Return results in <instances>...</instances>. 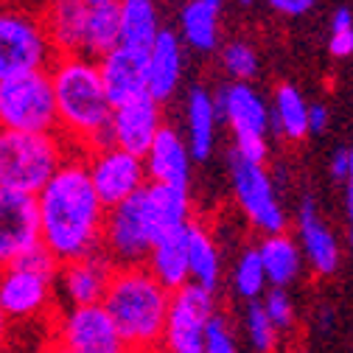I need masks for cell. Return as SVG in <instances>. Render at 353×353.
I'll use <instances>...</instances> for the list:
<instances>
[{"label": "cell", "mask_w": 353, "mask_h": 353, "mask_svg": "<svg viewBox=\"0 0 353 353\" xmlns=\"http://www.w3.org/2000/svg\"><path fill=\"white\" fill-rule=\"evenodd\" d=\"M39 244L59 263L101 250L107 208L96 196L81 154H68L57 174L34 196Z\"/></svg>", "instance_id": "obj_1"}, {"label": "cell", "mask_w": 353, "mask_h": 353, "mask_svg": "<svg viewBox=\"0 0 353 353\" xmlns=\"http://www.w3.org/2000/svg\"><path fill=\"white\" fill-rule=\"evenodd\" d=\"M48 79L57 107V132L65 143L76 146L79 152L110 146L107 126L112 104L104 93L96 59L84 54L54 57L48 65Z\"/></svg>", "instance_id": "obj_2"}, {"label": "cell", "mask_w": 353, "mask_h": 353, "mask_svg": "<svg viewBox=\"0 0 353 353\" xmlns=\"http://www.w3.org/2000/svg\"><path fill=\"white\" fill-rule=\"evenodd\" d=\"M171 292L163 289L143 267H115L101 297L104 312L115 323L129 353H157L163 347Z\"/></svg>", "instance_id": "obj_3"}, {"label": "cell", "mask_w": 353, "mask_h": 353, "mask_svg": "<svg viewBox=\"0 0 353 353\" xmlns=\"http://www.w3.org/2000/svg\"><path fill=\"white\" fill-rule=\"evenodd\" d=\"M70 146L59 132H6L0 129V188L37 196Z\"/></svg>", "instance_id": "obj_4"}, {"label": "cell", "mask_w": 353, "mask_h": 353, "mask_svg": "<svg viewBox=\"0 0 353 353\" xmlns=\"http://www.w3.org/2000/svg\"><path fill=\"white\" fill-rule=\"evenodd\" d=\"M59 261L37 247L14 263L0 267V312L9 323H31L51 312Z\"/></svg>", "instance_id": "obj_5"}, {"label": "cell", "mask_w": 353, "mask_h": 353, "mask_svg": "<svg viewBox=\"0 0 353 353\" xmlns=\"http://www.w3.org/2000/svg\"><path fill=\"white\" fill-rule=\"evenodd\" d=\"M219 121L233 132V154L250 163H263L270 154V101L250 81H230L216 96Z\"/></svg>", "instance_id": "obj_6"}, {"label": "cell", "mask_w": 353, "mask_h": 353, "mask_svg": "<svg viewBox=\"0 0 353 353\" xmlns=\"http://www.w3.org/2000/svg\"><path fill=\"white\" fill-rule=\"evenodd\" d=\"M0 129L57 132V107L48 70L0 79Z\"/></svg>", "instance_id": "obj_7"}, {"label": "cell", "mask_w": 353, "mask_h": 353, "mask_svg": "<svg viewBox=\"0 0 353 353\" xmlns=\"http://www.w3.org/2000/svg\"><path fill=\"white\" fill-rule=\"evenodd\" d=\"M54 57L57 54L37 12L0 6V79L28 70H48Z\"/></svg>", "instance_id": "obj_8"}, {"label": "cell", "mask_w": 353, "mask_h": 353, "mask_svg": "<svg viewBox=\"0 0 353 353\" xmlns=\"http://www.w3.org/2000/svg\"><path fill=\"white\" fill-rule=\"evenodd\" d=\"M154 241L157 233L138 194L107 208L104 230H101V252L115 267H141Z\"/></svg>", "instance_id": "obj_9"}, {"label": "cell", "mask_w": 353, "mask_h": 353, "mask_svg": "<svg viewBox=\"0 0 353 353\" xmlns=\"http://www.w3.org/2000/svg\"><path fill=\"white\" fill-rule=\"evenodd\" d=\"M230 180H233L236 202L250 219L252 228H258L263 236L286 230V210L278 199V191H275V183L267 165L241 160L230 152Z\"/></svg>", "instance_id": "obj_10"}, {"label": "cell", "mask_w": 353, "mask_h": 353, "mask_svg": "<svg viewBox=\"0 0 353 353\" xmlns=\"http://www.w3.org/2000/svg\"><path fill=\"white\" fill-rule=\"evenodd\" d=\"M51 331V339L70 353H129L101 303L65 305Z\"/></svg>", "instance_id": "obj_11"}, {"label": "cell", "mask_w": 353, "mask_h": 353, "mask_svg": "<svg viewBox=\"0 0 353 353\" xmlns=\"http://www.w3.org/2000/svg\"><path fill=\"white\" fill-rule=\"evenodd\" d=\"M213 317H216L213 292H208L196 283H185L180 289H174L168 297L163 347L168 353L202 350V336H205V328Z\"/></svg>", "instance_id": "obj_12"}, {"label": "cell", "mask_w": 353, "mask_h": 353, "mask_svg": "<svg viewBox=\"0 0 353 353\" xmlns=\"http://www.w3.org/2000/svg\"><path fill=\"white\" fill-rule=\"evenodd\" d=\"M84 163H87L90 185H93V191L104 208H112L129 196H135L149 183L146 168H143V157L123 152L118 146L93 149L84 157Z\"/></svg>", "instance_id": "obj_13"}, {"label": "cell", "mask_w": 353, "mask_h": 353, "mask_svg": "<svg viewBox=\"0 0 353 353\" xmlns=\"http://www.w3.org/2000/svg\"><path fill=\"white\" fill-rule=\"evenodd\" d=\"M39 247L37 202L28 194L0 188V267Z\"/></svg>", "instance_id": "obj_14"}, {"label": "cell", "mask_w": 353, "mask_h": 353, "mask_svg": "<svg viewBox=\"0 0 353 353\" xmlns=\"http://www.w3.org/2000/svg\"><path fill=\"white\" fill-rule=\"evenodd\" d=\"M160 126H163L160 104L149 96H141V99H132V101L112 107L110 126H107V141H110V146H118L123 152L143 157V152L154 141Z\"/></svg>", "instance_id": "obj_15"}, {"label": "cell", "mask_w": 353, "mask_h": 353, "mask_svg": "<svg viewBox=\"0 0 353 353\" xmlns=\"http://www.w3.org/2000/svg\"><path fill=\"white\" fill-rule=\"evenodd\" d=\"M115 272V263L99 250L84 258L59 263L57 272V292L62 294V300L68 305H90V303H101L110 278Z\"/></svg>", "instance_id": "obj_16"}, {"label": "cell", "mask_w": 353, "mask_h": 353, "mask_svg": "<svg viewBox=\"0 0 353 353\" xmlns=\"http://www.w3.org/2000/svg\"><path fill=\"white\" fill-rule=\"evenodd\" d=\"M297 247L303 252V263H308L317 275L323 278L336 275L342 250H339L334 230L323 222L312 196H305L297 210Z\"/></svg>", "instance_id": "obj_17"}, {"label": "cell", "mask_w": 353, "mask_h": 353, "mask_svg": "<svg viewBox=\"0 0 353 353\" xmlns=\"http://www.w3.org/2000/svg\"><path fill=\"white\" fill-rule=\"evenodd\" d=\"M104 93L112 107L146 96V54L115 46L104 57L96 59Z\"/></svg>", "instance_id": "obj_18"}, {"label": "cell", "mask_w": 353, "mask_h": 353, "mask_svg": "<svg viewBox=\"0 0 353 353\" xmlns=\"http://www.w3.org/2000/svg\"><path fill=\"white\" fill-rule=\"evenodd\" d=\"M183 48L185 46L180 34L163 28L146 51V96L154 99L157 104L168 101L176 93V87H180L183 62H185Z\"/></svg>", "instance_id": "obj_19"}, {"label": "cell", "mask_w": 353, "mask_h": 353, "mask_svg": "<svg viewBox=\"0 0 353 353\" xmlns=\"http://www.w3.org/2000/svg\"><path fill=\"white\" fill-rule=\"evenodd\" d=\"M191 152L185 138L174 126H160L154 141L143 152V168L149 183L163 185H188L191 180Z\"/></svg>", "instance_id": "obj_20"}, {"label": "cell", "mask_w": 353, "mask_h": 353, "mask_svg": "<svg viewBox=\"0 0 353 353\" xmlns=\"http://www.w3.org/2000/svg\"><path fill=\"white\" fill-rule=\"evenodd\" d=\"M37 17L57 57L81 54L84 23H87L84 0H42Z\"/></svg>", "instance_id": "obj_21"}, {"label": "cell", "mask_w": 353, "mask_h": 353, "mask_svg": "<svg viewBox=\"0 0 353 353\" xmlns=\"http://www.w3.org/2000/svg\"><path fill=\"white\" fill-rule=\"evenodd\" d=\"M188 230H191V222L160 236L143 261V267L152 272V278L168 292L191 283L188 281Z\"/></svg>", "instance_id": "obj_22"}, {"label": "cell", "mask_w": 353, "mask_h": 353, "mask_svg": "<svg viewBox=\"0 0 353 353\" xmlns=\"http://www.w3.org/2000/svg\"><path fill=\"white\" fill-rule=\"evenodd\" d=\"M143 210L149 216V222L160 236L183 228L191 222V196L188 185H163V183H146L138 191Z\"/></svg>", "instance_id": "obj_23"}, {"label": "cell", "mask_w": 353, "mask_h": 353, "mask_svg": "<svg viewBox=\"0 0 353 353\" xmlns=\"http://www.w3.org/2000/svg\"><path fill=\"white\" fill-rule=\"evenodd\" d=\"M216 99L205 87H194L185 101V146L191 152V160H208L216 143Z\"/></svg>", "instance_id": "obj_24"}, {"label": "cell", "mask_w": 353, "mask_h": 353, "mask_svg": "<svg viewBox=\"0 0 353 353\" xmlns=\"http://www.w3.org/2000/svg\"><path fill=\"white\" fill-rule=\"evenodd\" d=\"M118 3V46L132 51H149L163 31L157 0H115Z\"/></svg>", "instance_id": "obj_25"}, {"label": "cell", "mask_w": 353, "mask_h": 353, "mask_svg": "<svg viewBox=\"0 0 353 353\" xmlns=\"http://www.w3.org/2000/svg\"><path fill=\"white\" fill-rule=\"evenodd\" d=\"M258 250V258L263 263V272H267V283L270 286H292L300 272H303V252L297 247V241L292 236L283 233H272V236H263L261 247Z\"/></svg>", "instance_id": "obj_26"}, {"label": "cell", "mask_w": 353, "mask_h": 353, "mask_svg": "<svg viewBox=\"0 0 353 353\" xmlns=\"http://www.w3.org/2000/svg\"><path fill=\"white\" fill-rule=\"evenodd\" d=\"M305 118H308L305 96L294 84H281L272 93V104H270V123L275 126V132L286 141H303L308 135Z\"/></svg>", "instance_id": "obj_27"}, {"label": "cell", "mask_w": 353, "mask_h": 353, "mask_svg": "<svg viewBox=\"0 0 353 353\" xmlns=\"http://www.w3.org/2000/svg\"><path fill=\"white\" fill-rule=\"evenodd\" d=\"M188 281L208 292H216L219 281H222V258H219V250L210 233L194 222L188 230Z\"/></svg>", "instance_id": "obj_28"}, {"label": "cell", "mask_w": 353, "mask_h": 353, "mask_svg": "<svg viewBox=\"0 0 353 353\" xmlns=\"http://www.w3.org/2000/svg\"><path fill=\"white\" fill-rule=\"evenodd\" d=\"M219 12L205 0H188L180 12V31L183 46L194 51H213L219 46Z\"/></svg>", "instance_id": "obj_29"}, {"label": "cell", "mask_w": 353, "mask_h": 353, "mask_svg": "<svg viewBox=\"0 0 353 353\" xmlns=\"http://www.w3.org/2000/svg\"><path fill=\"white\" fill-rule=\"evenodd\" d=\"M118 46V3H93L87 6V23H84V42L81 54L99 59L107 51Z\"/></svg>", "instance_id": "obj_30"}, {"label": "cell", "mask_w": 353, "mask_h": 353, "mask_svg": "<svg viewBox=\"0 0 353 353\" xmlns=\"http://www.w3.org/2000/svg\"><path fill=\"white\" fill-rule=\"evenodd\" d=\"M233 286L239 292V297H244L247 303L261 300V294L270 289L267 283V272H263V263L258 258V250H244L236 270H233Z\"/></svg>", "instance_id": "obj_31"}, {"label": "cell", "mask_w": 353, "mask_h": 353, "mask_svg": "<svg viewBox=\"0 0 353 353\" xmlns=\"http://www.w3.org/2000/svg\"><path fill=\"white\" fill-rule=\"evenodd\" d=\"M222 65L233 81H252L258 76V54L250 42H228L222 51Z\"/></svg>", "instance_id": "obj_32"}, {"label": "cell", "mask_w": 353, "mask_h": 353, "mask_svg": "<svg viewBox=\"0 0 353 353\" xmlns=\"http://www.w3.org/2000/svg\"><path fill=\"white\" fill-rule=\"evenodd\" d=\"M244 328H247V336L252 342V347L258 353H272L275 345H278V328L270 323L263 305L255 300L247 305V314H244Z\"/></svg>", "instance_id": "obj_33"}, {"label": "cell", "mask_w": 353, "mask_h": 353, "mask_svg": "<svg viewBox=\"0 0 353 353\" xmlns=\"http://www.w3.org/2000/svg\"><path fill=\"white\" fill-rule=\"evenodd\" d=\"M258 303L263 305V312H267L270 323L278 328V334L294 325V300H292L289 289L272 286V289H267V292L261 294V300H258Z\"/></svg>", "instance_id": "obj_34"}, {"label": "cell", "mask_w": 353, "mask_h": 353, "mask_svg": "<svg viewBox=\"0 0 353 353\" xmlns=\"http://www.w3.org/2000/svg\"><path fill=\"white\" fill-rule=\"evenodd\" d=\"M328 51H331L334 59H347L353 54V17H350L347 6H339L331 17Z\"/></svg>", "instance_id": "obj_35"}, {"label": "cell", "mask_w": 353, "mask_h": 353, "mask_svg": "<svg viewBox=\"0 0 353 353\" xmlns=\"http://www.w3.org/2000/svg\"><path fill=\"white\" fill-rule=\"evenodd\" d=\"M202 353H239V345L230 334V325L225 317H213L202 336Z\"/></svg>", "instance_id": "obj_36"}, {"label": "cell", "mask_w": 353, "mask_h": 353, "mask_svg": "<svg viewBox=\"0 0 353 353\" xmlns=\"http://www.w3.org/2000/svg\"><path fill=\"white\" fill-rule=\"evenodd\" d=\"M331 180L339 183V185L353 180V152L347 146L336 149L334 157H331Z\"/></svg>", "instance_id": "obj_37"}, {"label": "cell", "mask_w": 353, "mask_h": 353, "mask_svg": "<svg viewBox=\"0 0 353 353\" xmlns=\"http://www.w3.org/2000/svg\"><path fill=\"white\" fill-rule=\"evenodd\" d=\"M270 9H275L283 17H303L314 9L317 0H267Z\"/></svg>", "instance_id": "obj_38"}, {"label": "cell", "mask_w": 353, "mask_h": 353, "mask_svg": "<svg viewBox=\"0 0 353 353\" xmlns=\"http://www.w3.org/2000/svg\"><path fill=\"white\" fill-rule=\"evenodd\" d=\"M328 123H331V110L325 104H308V118H305L308 135H323Z\"/></svg>", "instance_id": "obj_39"}, {"label": "cell", "mask_w": 353, "mask_h": 353, "mask_svg": "<svg viewBox=\"0 0 353 353\" xmlns=\"http://www.w3.org/2000/svg\"><path fill=\"white\" fill-rule=\"evenodd\" d=\"M0 6H17V9H39L42 0H0Z\"/></svg>", "instance_id": "obj_40"}, {"label": "cell", "mask_w": 353, "mask_h": 353, "mask_svg": "<svg viewBox=\"0 0 353 353\" xmlns=\"http://www.w3.org/2000/svg\"><path fill=\"white\" fill-rule=\"evenodd\" d=\"M9 328H12V323L3 317V312H0V353H6V345H9Z\"/></svg>", "instance_id": "obj_41"}, {"label": "cell", "mask_w": 353, "mask_h": 353, "mask_svg": "<svg viewBox=\"0 0 353 353\" xmlns=\"http://www.w3.org/2000/svg\"><path fill=\"white\" fill-rule=\"evenodd\" d=\"M39 353H70V350H65V347H62V345H57V342H54V339H51V342H48V345H46V347H42V350H39Z\"/></svg>", "instance_id": "obj_42"}, {"label": "cell", "mask_w": 353, "mask_h": 353, "mask_svg": "<svg viewBox=\"0 0 353 353\" xmlns=\"http://www.w3.org/2000/svg\"><path fill=\"white\" fill-rule=\"evenodd\" d=\"M205 3H210L213 9H222V6H225V0H205Z\"/></svg>", "instance_id": "obj_43"}, {"label": "cell", "mask_w": 353, "mask_h": 353, "mask_svg": "<svg viewBox=\"0 0 353 353\" xmlns=\"http://www.w3.org/2000/svg\"><path fill=\"white\" fill-rule=\"evenodd\" d=\"M87 6H93V3H110V0H84Z\"/></svg>", "instance_id": "obj_44"}, {"label": "cell", "mask_w": 353, "mask_h": 353, "mask_svg": "<svg viewBox=\"0 0 353 353\" xmlns=\"http://www.w3.org/2000/svg\"><path fill=\"white\" fill-rule=\"evenodd\" d=\"M176 353H202V350H176Z\"/></svg>", "instance_id": "obj_45"}, {"label": "cell", "mask_w": 353, "mask_h": 353, "mask_svg": "<svg viewBox=\"0 0 353 353\" xmlns=\"http://www.w3.org/2000/svg\"><path fill=\"white\" fill-rule=\"evenodd\" d=\"M239 3H244V6H250V3H252V0H239Z\"/></svg>", "instance_id": "obj_46"}, {"label": "cell", "mask_w": 353, "mask_h": 353, "mask_svg": "<svg viewBox=\"0 0 353 353\" xmlns=\"http://www.w3.org/2000/svg\"><path fill=\"white\" fill-rule=\"evenodd\" d=\"M294 353H305V350H294Z\"/></svg>", "instance_id": "obj_47"}]
</instances>
